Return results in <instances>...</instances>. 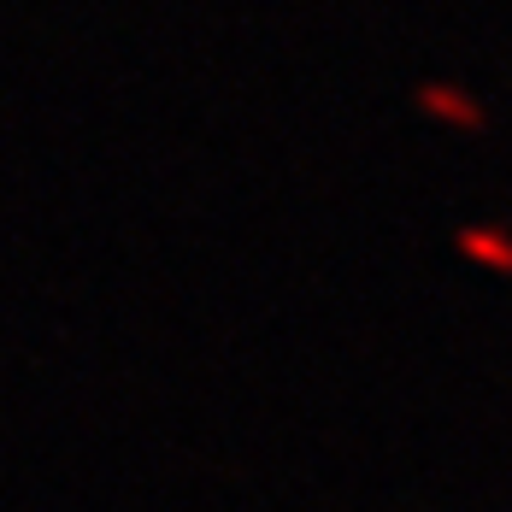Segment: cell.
Instances as JSON below:
<instances>
[{
	"instance_id": "obj_2",
	"label": "cell",
	"mask_w": 512,
	"mask_h": 512,
	"mask_svg": "<svg viewBox=\"0 0 512 512\" xmlns=\"http://www.w3.org/2000/svg\"><path fill=\"white\" fill-rule=\"evenodd\" d=\"M454 254L465 265H483L489 277H512V230L507 224H489V218H465L454 230Z\"/></svg>"
},
{
	"instance_id": "obj_1",
	"label": "cell",
	"mask_w": 512,
	"mask_h": 512,
	"mask_svg": "<svg viewBox=\"0 0 512 512\" xmlns=\"http://www.w3.org/2000/svg\"><path fill=\"white\" fill-rule=\"evenodd\" d=\"M412 106H418L430 124L454 130V136H483V130H489V106L477 101V95H465L460 83H448V77H424V83L412 89Z\"/></svg>"
}]
</instances>
